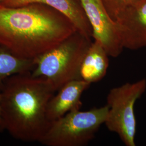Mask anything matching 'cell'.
I'll return each mask as SVG.
<instances>
[{
	"label": "cell",
	"mask_w": 146,
	"mask_h": 146,
	"mask_svg": "<svg viewBox=\"0 0 146 146\" xmlns=\"http://www.w3.org/2000/svg\"><path fill=\"white\" fill-rule=\"evenodd\" d=\"M76 31L68 17L48 5H0V45L21 58L34 59Z\"/></svg>",
	"instance_id": "1"
},
{
	"label": "cell",
	"mask_w": 146,
	"mask_h": 146,
	"mask_svg": "<svg viewBox=\"0 0 146 146\" xmlns=\"http://www.w3.org/2000/svg\"><path fill=\"white\" fill-rule=\"evenodd\" d=\"M56 92L51 82L31 73L7 78L1 90V106L5 131L17 140L40 142L50 122L48 104Z\"/></svg>",
	"instance_id": "2"
},
{
	"label": "cell",
	"mask_w": 146,
	"mask_h": 146,
	"mask_svg": "<svg viewBox=\"0 0 146 146\" xmlns=\"http://www.w3.org/2000/svg\"><path fill=\"white\" fill-rule=\"evenodd\" d=\"M92 39L76 31L55 47L34 58L31 75L49 81L58 91L69 82L81 79L80 68Z\"/></svg>",
	"instance_id": "3"
},
{
	"label": "cell",
	"mask_w": 146,
	"mask_h": 146,
	"mask_svg": "<svg viewBox=\"0 0 146 146\" xmlns=\"http://www.w3.org/2000/svg\"><path fill=\"white\" fill-rule=\"evenodd\" d=\"M106 104L86 111L73 110L50 123L39 142L47 146H84L92 141L108 113Z\"/></svg>",
	"instance_id": "4"
},
{
	"label": "cell",
	"mask_w": 146,
	"mask_h": 146,
	"mask_svg": "<svg viewBox=\"0 0 146 146\" xmlns=\"http://www.w3.org/2000/svg\"><path fill=\"white\" fill-rule=\"evenodd\" d=\"M146 90V79L111 89L107 95L108 113L104 124L125 146H136V102Z\"/></svg>",
	"instance_id": "5"
},
{
	"label": "cell",
	"mask_w": 146,
	"mask_h": 146,
	"mask_svg": "<svg viewBox=\"0 0 146 146\" xmlns=\"http://www.w3.org/2000/svg\"><path fill=\"white\" fill-rule=\"evenodd\" d=\"M93 32V38L98 41L112 58H117L124 48L115 21L108 15L102 0H79Z\"/></svg>",
	"instance_id": "6"
},
{
	"label": "cell",
	"mask_w": 146,
	"mask_h": 146,
	"mask_svg": "<svg viewBox=\"0 0 146 146\" xmlns=\"http://www.w3.org/2000/svg\"><path fill=\"white\" fill-rule=\"evenodd\" d=\"M114 21L124 48H146V0H137L128 5Z\"/></svg>",
	"instance_id": "7"
},
{
	"label": "cell",
	"mask_w": 146,
	"mask_h": 146,
	"mask_svg": "<svg viewBox=\"0 0 146 146\" xmlns=\"http://www.w3.org/2000/svg\"><path fill=\"white\" fill-rule=\"evenodd\" d=\"M32 3L48 5L62 13L72 22L77 31L89 38L93 32L79 0H1V5L16 7Z\"/></svg>",
	"instance_id": "8"
},
{
	"label": "cell",
	"mask_w": 146,
	"mask_h": 146,
	"mask_svg": "<svg viewBox=\"0 0 146 146\" xmlns=\"http://www.w3.org/2000/svg\"><path fill=\"white\" fill-rule=\"evenodd\" d=\"M91 84L82 79L71 81L64 84L53 95L47 107V115L52 122L73 110H80L81 96Z\"/></svg>",
	"instance_id": "9"
},
{
	"label": "cell",
	"mask_w": 146,
	"mask_h": 146,
	"mask_svg": "<svg viewBox=\"0 0 146 146\" xmlns=\"http://www.w3.org/2000/svg\"><path fill=\"white\" fill-rule=\"evenodd\" d=\"M109 57L100 42L94 40L89 47L81 64V78L92 84L104 78L109 67Z\"/></svg>",
	"instance_id": "10"
},
{
	"label": "cell",
	"mask_w": 146,
	"mask_h": 146,
	"mask_svg": "<svg viewBox=\"0 0 146 146\" xmlns=\"http://www.w3.org/2000/svg\"><path fill=\"white\" fill-rule=\"evenodd\" d=\"M34 64V59L21 58L0 45V90L7 78L16 74L31 73Z\"/></svg>",
	"instance_id": "11"
},
{
	"label": "cell",
	"mask_w": 146,
	"mask_h": 146,
	"mask_svg": "<svg viewBox=\"0 0 146 146\" xmlns=\"http://www.w3.org/2000/svg\"><path fill=\"white\" fill-rule=\"evenodd\" d=\"M136 1L137 0H102L108 15L114 21L121 11Z\"/></svg>",
	"instance_id": "12"
},
{
	"label": "cell",
	"mask_w": 146,
	"mask_h": 146,
	"mask_svg": "<svg viewBox=\"0 0 146 146\" xmlns=\"http://www.w3.org/2000/svg\"><path fill=\"white\" fill-rule=\"evenodd\" d=\"M5 131V122L2 116L1 106V90H0V133Z\"/></svg>",
	"instance_id": "13"
},
{
	"label": "cell",
	"mask_w": 146,
	"mask_h": 146,
	"mask_svg": "<svg viewBox=\"0 0 146 146\" xmlns=\"http://www.w3.org/2000/svg\"><path fill=\"white\" fill-rule=\"evenodd\" d=\"M1 0H0V5H1Z\"/></svg>",
	"instance_id": "14"
}]
</instances>
